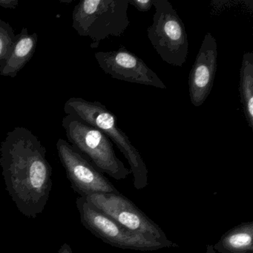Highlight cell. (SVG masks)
<instances>
[{"instance_id": "52a82bcc", "label": "cell", "mask_w": 253, "mask_h": 253, "mask_svg": "<svg viewBox=\"0 0 253 253\" xmlns=\"http://www.w3.org/2000/svg\"><path fill=\"white\" fill-rule=\"evenodd\" d=\"M84 198L102 213L126 229L160 241L169 248L178 247V244L167 238L156 223L122 194L97 193Z\"/></svg>"}, {"instance_id": "4fadbf2b", "label": "cell", "mask_w": 253, "mask_h": 253, "mask_svg": "<svg viewBox=\"0 0 253 253\" xmlns=\"http://www.w3.org/2000/svg\"><path fill=\"white\" fill-rule=\"evenodd\" d=\"M240 98L249 127L253 129V53H244L240 69Z\"/></svg>"}, {"instance_id": "7a4b0ae2", "label": "cell", "mask_w": 253, "mask_h": 253, "mask_svg": "<svg viewBox=\"0 0 253 253\" xmlns=\"http://www.w3.org/2000/svg\"><path fill=\"white\" fill-rule=\"evenodd\" d=\"M64 112L103 131L118 146L130 166L133 183L140 190L148 186V169L141 155L128 136L119 128L113 113L99 101H88L81 97H71L65 103Z\"/></svg>"}, {"instance_id": "7c38bea8", "label": "cell", "mask_w": 253, "mask_h": 253, "mask_svg": "<svg viewBox=\"0 0 253 253\" xmlns=\"http://www.w3.org/2000/svg\"><path fill=\"white\" fill-rule=\"evenodd\" d=\"M213 248L220 253H253V221L244 222L229 229Z\"/></svg>"}, {"instance_id": "2e32d148", "label": "cell", "mask_w": 253, "mask_h": 253, "mask_svg": "<svg viewBox=\"0 0 253 253\" xmlns=\"http://www.w3.org/2000/svg\"><path fill=\"white\" fill-rule=\"evenodd\" d=\"M19 5L17 0H0V7L8 9H14Z\"/></svg>"}, {"instance_id": "6da1fadb", "label": "cell", "mask_w": 253, "mask_h": 253, "mask_svg": "<svg viewBox=\"0 0 253 253\" xmlns=\"http://www.w3.org/2000/svg\"><path fill=\"white\" fill-rule=\"evenodd\" d=\"M0 167L5 189L19 211L36 218L52 189V168L41 140L25 127L8 131L0 146Z\"/></svg>"}, {"instance_id": "277c9868", "label": "cell", "mask_w": 253, "mask_h": 253, "mask_svg": "<svg viewBox=\"0 0 253 253\" xmlns=\"http://www.w3.org/2000/svg\"><path fill=\"white\" fill-rule=\"evenodd\" d=\"M62 126L68 142L99 171L117 180L131 174L117 157L113 143L103 131L72 115L63 118Z\"/></svg>"}, {"instance_id": "5bb4252c", "label": "cell", "mask_w": 253, "mask_h": 253, "mask_svg": "<svg viewBox=\"0 0 253 253\" xmlns=\"http://www.w3.org/2000/svg\"><path fill=\"white\" fill-rule=\"evenodd\" d=\"M15 38L16 35L11 25L0 17V65L9 54Z\"/></svg>"}, {"instance_id": "ba28073f", "label": "cell", "mask_w": 253, "mask_h": 253, "mask_svg": "<svg viewBox=\"0 0 253 253\" xmlns=\"http://www.w3.org/2000/svg\"><path fill=\"white\" fill-rule=\"evenodd\" d=\"M57 153L71 186L80 197L97 193H121L112 182L69 142L60 138Z\"/></svg>"}, {"instance_id": "30bf717a", "label": "cell", "mask_w": 253, "mask_h": 253, "mask_svg": "<svg viewBox=\"0 0 253 253\" xmlns=\"http://www.w3.org/2000/svg\"><path fill=\"white\" fill-rule=\"evenodd\" d=\"M217 43L210 32L206 34L189 75L188 87L192 104L200 107L211 93L217 68Z\"/></svg>"}, {"instance_id": "5b68a950", "label": "cell", "mask_w": 253, "mask_h": 253, "mask_svg": "<svg viewBox=\"0 0 253 253\" xmlns=\"http://www.w3.org/2000/svg\"><path fill=\"white\" fill-rule=\"evenodd\" d=\"M155 11L147 37L163 61L182 67L189 55V43L184 23L168 0H152Z\"/></svg>"}, {"instance_id": "ac0fdd59", "label": "cell", "mask_w": 253, "mask_h": 253, "mask_svg": "<svg viewBox=\"0 0 253 253\" xmlns=\"http://www.w3.org/2000/svg\"><path fill=\"white\" fill-rule=\"evenodd\" d=\"M204 253H217L215 250L213 248V245H207V248H206V251Z\"/></svg>"}, {"instance_id": "9c48e42d", "label": "cell", "mask_w": 253, "mask_h": 253, "mask_svg": "<svg viewBox=\"0 0 253 253\" xmlns=\"http://www.w3.org/2000/svg\"><path fill=\"white\" fill-rule=\"evenodd\" d=\"M100 69L112 78L131 84L167 89L165 84L143 60L121 47L117 51H99L94 54Z\"/></svg>"}, {"instance_id": "3957f363", "label": "cell", "mask_w": 253, "mask_h": 253, "mask_svg": "<svg viewBox=\"0 0 253 253\" xmlns=\"http://www.w3.org/2000/svg\"><path fill=\"white\" fill-rule=\"evenodd\" d=\"M129 5L128 0H82L72 12V28L97 46L105 39L124 35L131 23Z\"/></svg>"}, {"instance_id": "d6986e66", "label": "cell", "mask_w": 253, "mask_h": 253, "mask_svg": "<svg viewBox=\"0 0 253 253\" xmlns=\"http://www.w3.org/2000/svg\"><path fill=\"white\" fill-rule=\"evenodd\" d=\"M60 2H66V3H68V2H72V0H65V1H63V0H60Z\"/></svg>"}, {"instance_id": "e0dca14e", "label": "cell", "mask_w": 253, "mask_h": 253, "mask_svg": "<svg viewBox=\"0 0 253 253\" xmlns=\"http://www.w3.org/2000/svg\"><path fill=\"white\" fill-rule=\"evenodd\" d=\"M57 253H73L72 248L68 244H64L60 247V250H58Z\"/></svg>"}, {"instance_id": "8992f818", "label": "cell", "mask_w": 253, "mask_h": 253, "mask_svg": "<svg viewBox=\"0 0 253 253\" xmlns=\"http://www.w3.org/2000/svg\"><path fill=\"white\" fill-rule=\"evenodd\" d=\"M82 224L94 236L112 247L137 251H154L169 248L156 240L132 232L112 220L90 204L84 197L76 201Z\"/></svg>"}, {"instance_id": "8fae6325", "label": "cell", "mask_w": 253, "mask_h": 253, "mask_svg": "<svg viewBox=\"0 0 253 253\" xmlns=\"http://www.w3.org/2000/svg\"><path fill=\"white\" fill-rule=\"evenodd\" d=\"M38 41L36 33L29 35L27 28H23L21 32L16 35L14 44L5 61L0 65V75L16 78L33 57Z\"/></svg>"}, {"instance_id": "9a60e30c", "label": "cell", "mask_w": 253, "mask_h": 253, "mask_svg": "<svg viewBox=\"0 0 253 253\" xmlns=\"http://www.w3.org/2000/svg\"><path fill=\"white\" fill-rule=\"evenodd\" d=\"M128 2L140 12H147L153 6L152 0H128Z\"/></svg>"}]
</instances>
